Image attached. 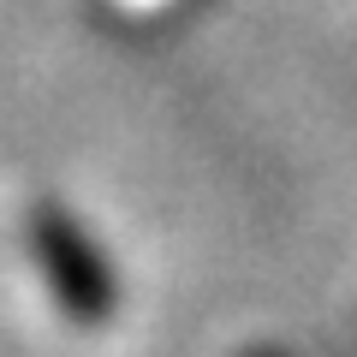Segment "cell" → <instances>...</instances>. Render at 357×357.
Masks as SVG:
<instances>
[{
	"instance_id": "cell-1",
	"label": "cell",
	"mask_w": 357,
	"mask_h": 357,
	"mask_svg": "<svg viewBox=\"0 0 357 357\" xmlns=\"http://www.w3.org/2000/svg\"><path fill=\"white\" fill-rule=\"evenodd\" d=\"M30 232H36V262H42V274H48L54 298H60L77 321H102L107 310H114V274H107L102 250L89 244V232L77 227L72 215H60V208H36Z\"/></svg>"
}]
</instances>
